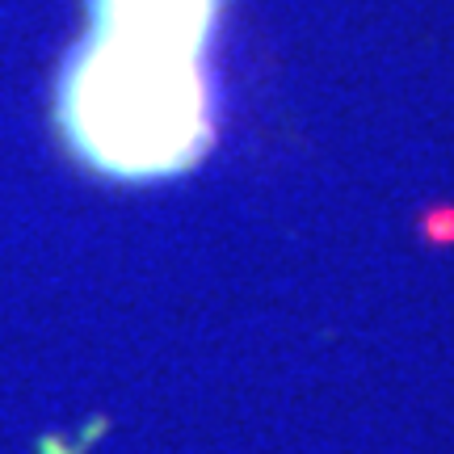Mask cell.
Wrapping results in <instances>:
<instances>
[{
  "instance_id": "cell-1",
  "label": "cell",
  "mask_w": 454,
  "mask_h": 454,
  "mask_svg": "<svg viewBox=\"0 0 454 454\" xmlns=\"http://www.w3.org/2000/svg\"><path fill=\"white\" fill-rule=\"evenodd\" d=\"M202 47L130 30H101L72 67L67 127L98 164L147 177L194 160L207 139Z\"/></svg>"
}]
</instances>
